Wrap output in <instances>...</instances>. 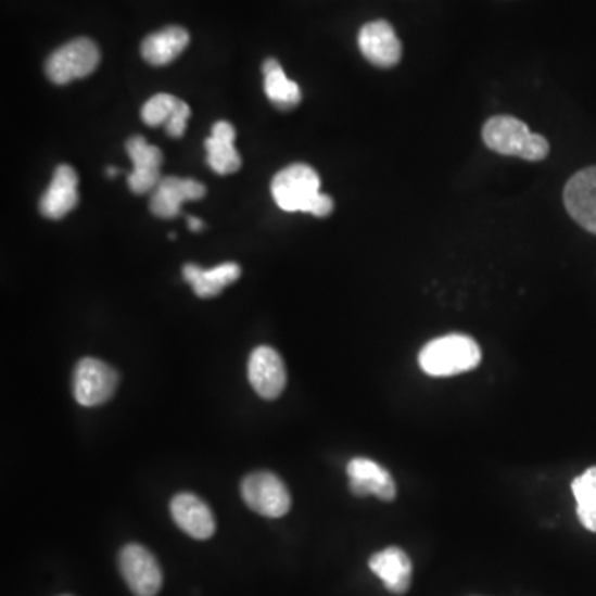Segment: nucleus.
Masks as SVG:
<instances>
[{
    "label": "nucleus",
    "instance_id": "1a4fd4ad",
    "mask_svg": "<svg viewBox=\"0 0 596 596\" xmlns=\"http://www.w3.org/2000/svg\"><path fill=\"white\" fill-rule=\"evenodd\" d=\"M126 153L131 157L132 172L128 176V186L132 194H148L160 185L163 153L160 148L148 143L143 137H132L126 141Z\"/></svg>",
    "mask_w": 596,
    "mask_h": 596
},
{
    "label": "nucleus",
    "instance_id": "39448f33",
    "mask_svg": "<svg viewBox=\"0 0 596 596\" xmlns=\"http://www.w3.org/2000/svg\"><path fill=\"white\" fill-rule=\"evenodd\" d=\"M242 499L249 509L258 516L279 519L286 516L292 506L289 489L272 472H254L244 478L241 485Z\"/></svg>",
    "mask_w": 596,
    "mask_h": 596
},
{
    "label": "nucleus",
    "instance_id": "2eb2a0df",
    "mask_svg": "<svg viewBox=\"0 0 596 596\" xmlns=\"http://www.w3.org/2000/svg\"><path fill=\"white\" fill-rule=\"evenodd\" d=\"M78 176L68 164H60L52 182L40 199V213L47 219H63L78 204Z\"/></svg>",
    "mask_w": 596,
    "mask_h": 596
},
{
    "label": "nucleus",
    "instance_id": "a211bd4d",
    "mask_svg": "<svg viewBox=\"0 0 596 596\" xmlns=\"http://www.w3.org/2000/svg\"><path fill=\"white\" fill-rule=\"evenodd\" d=\"M241 267L236 262H226L214 269H201L199 265L186 264L182 267V277L191 283L195 295L201 299H213L219 295L230 283L238 282L241 277Z\"/></svg>",
    "mask_w": 596,
    "mask_h": 596
},
{
    "label": "nucleus",
    "instance_id": "f03ea898",
    "mask_svg": "<svg viewBox=\"0 0 596 596\" xmlns=\"http://www.w3.org/2000/svg\"><path fill=\"white\" fill-rule=\"evenodd\" d=\"M482 140L489 150L504 156L542 161L550 153V144L542 135L530 131L529 126L513 116H492L482 128Z\"/></svg>",
    "mask_w": 596,
    "mask_h": 596
},
{
    "label": "nucleus",
    "instance_id": "ddd939ff",
    "mask_svg": "<svg viewBox=\"0 0 596 596\" xmlns=\"http://www.w3.org/2000/svg\"><path fill=\"white\" fill-rule=\"evenodd\" d=\"M346 472H348L352 494L358 497L375 495L384 503L396 499V484L393 475L375 460L356 457L350 460Z\"/></svg>",
    "mask_w": 596,
    "mask_h": 596
},
{
    "label": "nucleus",
    "instance_id": "f3484780",
    "mask_svg": "<svg viewBox=\"0 0 596 596\" xmlns=\"http://www.w3.org/2000/svg\"><path fill=\"white\" fill-rule=\"evenodd\" d=\"M236 129L229 122L214 123L211 137L207 138V164L216 175H234L241 169L242 160L234 147Z\"/></svg>",
    "mask_w": 596,
    "mask_h": 596
},
{
    "label": "nucleus",
    "instance_id": "9d476101",
    "mask_svg": "<svg viewBox=\"0 0 596 596\" xmlns=\"http://www.w3.org/2000/svg\"><path fill=\"white\" fill-rule=\"evenodd\" d=\"M206 195L203 182L194 179L163 178L160 185L151 192L150 210L160 219H173L181 214L182 204L189 201H199Z\"/></svg>",
    "mask_w": 596,
    "mask_h": 596
},
{
    "label": "nucleus",
    "instance_id": "f8f14e48",
    "mask_svg": "<svg viewBox=\"0 0 596 596\" xmlns=\"http://www.w3.org/2000/svg\"><path fill=\"white\" fill-rule=\"evenodd\" d=\"M358 46L363 56L381 68H390L402 60V42L397 39L393 25L386 21L363 25L358 34Z\"/></svg>",
    "mask_w": 596,
    "mask_h": 596
},
{
    "label": "nucleus",
    "instance_id": "7ed1b4c3",
    "mask_svg": "<svg viewBox=\"0 0 596 596\" xmlns=\"http://www.w3.org/2000/svg\"><path fill=\"white\" fill-rule=\"evenodd\" d=\"M481 358V348L474 339L453 333L429 342L419 353V367L429 377H456L474 370Z\"/></svg>",
    "mask_w": 596,
    "mask_h": 596
},
{
    "label": "nucleus",
    "instance_id": "aec40b11",
    "mask_svg": "<svg viewBox=\"0 0 596 596\" xmlns=\"http://www.w3.org/2000/svg\"><path fill=\"white\" fill-rule=\"evenodd\" d=\"M264 72L265 94L274 105L282 110H290L299 105L302 100L301 87L287 78L279 60L267 59L262 65Z\"/></svg>",
    "mask_w": 596,
    "mask_h": 596
},
{
    "label": "nucleus",
    "instance_id": "dca6fc26",
    "mask_svg": "<svg viewBox=\"0 0 596 596\" xmlns=\"http://www.w3.org/2000/svg\"><path fill=\"white\" fill-rule=\"evenodd\" d=\"M370 569L394 595H405L411 586L413 563L400 547H388L370 558Z\"/></svg>",
    "mask_w": 596,
    "mask_h": 596
},
{
    "label": "nucleus",
    "instance_id": "20e7f679",
    "mask_svg": "<svg viewBox=\"0 0 596 596\" xmlns=\"http://www.w3.org/2000/svg\"><path fill=\"white\" fill-rule=\"evenodd\" d=\"M102 53L97 43L87 37H78L56 49L46 63V74L53 84L66 85L88 77L100 65Z\"/></svg>",
    "mask_w": 596,
    "mask_h": 596
},
{
    "label": "nucleus",
    "instance_id": "a878e982",
    "mask_svg": "<svg viewBox=\"0 0 596 596\" xmlns=\"http://www.w3.org/2000/svg\"><path fill=\"white\" fill-rule=\"evenodd\" d=\"M106 175H109L110 178H113V176L118 175V169H116V168H109V169H106Z\"/></svg>",
    "mask_w": 596,
    "mask_h": 596
},
{
    "label": "nucleus",
    "instance_id": "f257e3e1",
    "mask_svg": "<svg viewBox=\"0 0 596 596\" xmlns=\"http://www.w3.org/2000/svg\"><path fill=\"white\" fill-rule=\"evenodd\" d=\"M274 201L286 213H307L327 217L333 213V199L320 192V176L308 164H290L277 173L270 185Z\"/></svg>",
    "mask_w": 596,
    "mask_h": 596
},
{
    "label": "nucleus",
    "instance_id": "393cba45",
    "mask_svg": "<svg viewBox=\"0 0 596 596\" xmlns=\"http://www.w3.org/2000/svg\"><path fill=\"white\" fill-rule=\"evenodd\" d=\"M188 227L189 230H192V232H199V230L204 229V223L201 219H198V217H188Z\"/></svg>",
    "mask_w": 596,
    "mask_h": 596
},
{
    "label": "nucleus",
    "instance_id": "9b49d317",
    "mask_svg": "<svg viewBox=\"0 0 596 596\" xmlns=\"http://www.w3.org/2000/svg\"><path fill=\"white\" fill-rule=\"evenodd\" d=\"M563 203L570 217L596 234V166L582 169L567 182Z\"/></svg>",
    "mask_w": 596,
    "mask_h": 596
},
{
    "label": "nucleus",
    "instance_id": "6e6552de",
    "mask_svg": "<svg viewBox=\"0 0 596 596\" xmlns=\"http://www.w3.org/2000/svg\"><path fill=\"white\" fill-rule=\"evenodd\" d=\"M249 381L258 396L272 402L282 394L287 384L282 356L270 346H257L249 358Z\"/></svg>",
    "mask_w": 596,
    "mask_h": 596
},
{
    "label": "nucleus",
    "instance_id": "4be33fe9",
    "mask_svg": "<svg viewBox=\"0 0 596 596\" xmlns=\"http://www.w3.org/2000/svg\"><path fill=\"white\" fill-rule=\"evenodd\" d=\"M576 507L596 506V468H589L572 484Z\"/></svg>",
    "mask_w": 596,
    "mask_h": 596
},
{
    "label": "nucleus",
    "instance_id": "b1692460",
    "mask_svg": "<svg viewBox=\"0 0 596 596\" xmlns=\"http://www.w3.org/2000/svg\"><path fill=\"white\" fill-rule=\"evenodd\" d=\"M576 513H579L580 522L589 532H596V506L589 507H576Z\"/></svg>",
    "mask_w": 596,
    "mask_h": 596
},
{
    "label": "nucleus",
    "instance_id": "4468645a",
    "mask_svg": "<svg viewBox=\"0 0 596 596\" xmlns=\"http://www.w3.org/2000/svg\"><path fill=\"white\" fill-rule=\"evenodd\" d=\"M172 516L176 525L195 541H207L216 532L210 506L189 492H181L172 500Z\"/></svg>",
    "mask_w": 596,
    "mask_h": 596
},
{
    "label": "nucleus",
    "instance_id": "6ab92c4d",
    "mask_svg": "<svg viewBox=\"0 0 596 596\" xmlns=\"http://www.w3.org/2000/svg\"><path fill=\"white\" fill-rule=\"evenodd\" d=\"M188 46V30L178 25H172L148 36L141 43V55L150 65H168L175 62Z\"/></svg>",
    "mask_w": 596,
    "mask_h": 596
},
{
    "label": "nucleus",
    "instance_id": "5701e85b",
    "mask_svg": "<svg viewBox=\"0 0 596 596\" xmlns=\"http://www.w3.org/2000/svg\"><path fill=\"white\" fill-rule=\"evenodd\" d=\"M189 118H191V109H189L188 103L179 102L178 109L173 113L172 119L166 123V132H168L172 138H181L185 135L186 126H188Z\"/></svg>",
    "mask_w": 596,
    "mask_h": 596
},
{
    "label": "nucleus",
    "instance_id": "0eeeda50",
    "mask_svg": "<svg viewBox=\"0 0 596 596\" xmlns=\"http://www.w3.org/2000/svg\"><path fill=\"white\" fill-rule=\"evenodd\" d=\"M119 572L135 596H156L163 572L156 557L143 545L129 544L119 551Z\"/></svg>",
    "mask_w": 596,
    "mask_h": 596
},
{
    "label": "nucleus",
    "instance_id": "412c9836",
    "mask_svg": "<svg viewBox=\"0 0 596 596\" xmlns=\"http://www.w3.org/2000/svg\"><path fill=\"white\" fill-rule=\"evenodd\" d=\"M179 98L169 93H157L150 98L141 109V118L148 126H166L173 113L178 109Z\"/></svg>",
    "mask_w": 596,
    "mask_h": 596
},
{
    "label": "nucleus",
    "instance_id": "423d86ee",
    "mask_svg": "<svg viewBox=\"0 0 596 596\" xmlns=\"http://www.w3.org/2000/svg\"><path fill=\"white\" fill-rule=\"evenodd\" d=\"M118 373L102 359L84 358L74 371V394L78 405L93 408L112 400Z\"/></svg>",
    "mask_w": 596,
    "mask_h": 596
}]
</instances>
